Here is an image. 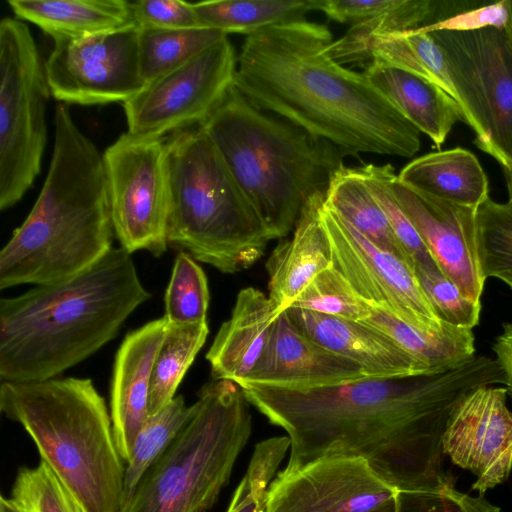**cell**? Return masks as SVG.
I'll list each match as a JSON object with an SVG mask.
<instances>
[{
  "label": "cell",
  "mask_w": 512,
  "mask_h": 512,
  "mask_svg": "<svg viewBox=\"0 0 512 512\" xmlns=\"http://www.w3.org/2000/svg\"><path fill=\"white\" fill-rule=\"evenodd\" d=\"M0 410L20 424L86 512H119L125 466L104 398L89 378L0 385Z\"/></svg>",
  "instance_id": "6"
},
{
  "label": "cell",
  "mask_w": 512,
  "mask_h": 512,
  "mask_svg": "<svg viewBox=\"0 0 512 512\" xmlns=\"http://www.w3.org/2000/svg\"><path fill=\"white\" fill-rule=\"evenodd\" d=\"M203 27L222 33L246 34L303 19L311 0H210L193 3Z\"/></svg>",
  "instance_id": "29"
},
{
  "label": "cell",
  "mask_w": 512,
  "mask_h": 512,
  "mask_svg": "<svg viewBox=\"0 0 512 512\" xmlns=\"http://www.w3.org/2000/svg\"><path fill=\"white\" fill-rule=\"evenodd\" d=\"M167 152L168 246L226 274L252 266L271 239L209 137L184 129Z\"/></svg>",
  "instance_id": "7"
},
{
  "label": "cell",
  "mask_w": 512,
  "mask_h": 512,
  "mask_svg": "<svg viewBox=\"0 0 512 512\" xmlns=\"http://www.w3.org/2000/svg\"><path fill=\"white\" fill-rule=\"evenodd\" d=\"M270 239L294 229L308 201L326 193L345 157L336 147L254 107L233 85L199 125Z\"/></svg>",
  "instance_id": "5"
},
{
  "label": "cell",
  "mask_w": 512,
  "mask_h": 512,
  "mask_svg": "<svg viewBox=\"0 0 512 512\" xmlns=\"http://www.w3.org/2000/svg\"><path fill=\"white\" fill-rule=\"evenodd\" d=\"M370 62L384 63L423 77L445 90L461 107L442 51L432 36L419 28L372 38L357 66L364 68Z\"/></svg>",
  "instance_id": "27"
},
{
  "label": "cell",
  "mask_w": 512,
  "mask_h": 512,
  "mask_svg": "<svg viewBox=\"0 0 512 512\" xmlns=\"http://www.w3.org/2000/svg\"><path fill=\"white\" fill-rule=\"evenodd\" d=\"M277 317L268 295L254 287L240 290L206 353L213 379L244 382L261 360Z\"/></svg>",
  "instance_id": "22"
},
{
  "label": "cell",
  "mask_w": 512,
  "mask_h": 512,
  "mask_svg": "<svg viewBox=\"0 0 512 512\" xmlns=\"http://www.w3.org/2000/svg\"><path fill=\"white\" fill-rule=\"evenodd\" d=\"M237 56L228 37L147 83L123 103L128 130L165 138L203 123L234 85Z\"/></svg>",
  "instance_id": "12"
},
{
  "label": "cell",
  "mask_w": 512,
  "mask_h": 512,
  "mask_svg": "<svg viewBox=\"0 0 512 512\" xmlns=\"http://www.w3.org/2000/svg\"><path fill=\"white\" fill-rule=\"evenodd\" d=\"M130 4L133 23L140 29L201 26L193 3L183 0H138Z\"/></svg>",
  "instance_id": "42"
},
{
  "label": "cell",
  "mask_w": 512,
  "mask_h": 512,
  "mask_svg": "<svg viewBox=\"0 0 512 512\" xmlns=\"http://www.w3.org/2000/svg\"><path fill=\"white\" fill-rule=\"evenodd\" d=\"M242 388L213 379L164 453L143 475L119 512H207L228 484L252 433Z\"/></svg>",
  "instance_id": "8"
},
{
  "label": "cell",
  "mask_w": 512,
  "mask_h": 512,
  "mask_svg": "<svg viewBox=\"0 0 512 512\" xmlns=\"http://www.w3.org/2000/svg\"><path fill=\"white\" fill-rule=\"evenodd\" d=\"M481 264L486 278L512 269V200L488 198L477 210Z\"/></svg>",
  "instance_id": "39"
},
{
  "label": "cell",
  "mask_w": 512,
  "mask_h": 512,
  "mask_svg": "<svg viewBox=\"0 0 512 512\" xmlns=\"http://www.w3.org/2000/svg\"><path fill=\"white\" fill-rule=\"evenodd\" d=\"M19 512H86L84 507L44 462L19 470L11 491Z\"/></svg>",
  "instance_id": "36"
},
{
  "label": "cell",
  "mask_w": 512,
  "mask_h": 512,
  "mask_svg": "<svg viewBox=\"0 0 512 512\" xmlns=\"http://www.w3.org/2000/svg\"><path fill=\"white\" fill-rule=\"evenodd\" d=\"M359 457L331 456L272 480L263 512H368L397 496Z\"/></svg>",
  "instance_id": "15"
},
{
  "label": "cell",
  "mask_w": 512,
  "mask_h": 512,
  "mask_svg": "<svg viewBox=\"0 0 512 512\" xmlns=\"http://www.w3.org/2000/svg\"><path fill=\"white\" fill-rule=\"evenodd\" d=\"M8 4L18 19L36 25L53 41L135 25L131 4L125 0H10Z\"/></svg>",
  "instance_id": "25"
},
{
  "label": "cell",
  "mask_w": 512,
  "mask_h": 512,
  "mask_svg": "<svg viewBox=\"0 0 512 512\" xmlns=\"http://www.w3.org/2000/svg\"><path fill=\"white\" fill-rule=\"evenodd\" d=\"M495 359L499 364L507 394L512 399V324L503 325V331L493 344Z\"/></svg>",
  "instance_id": "45"
},
{
  "label": "cell",
  "mask_w": 512,
  "mask_h": 512,
  "mask_svg": "<svg viewBox=\"0 0 512 512\" xmlns=\"http://www.w3.org/2000/svg\"><path fill=\"white\" fill-rule=\"evenodd\" d=\"M369 378L361 367L303 334L287 311L275 319L265 352L242 385L292 390L334 386Z\"/></svg>",
  "instance_id": "18"
},
{
  "label": "cell",
  "mask_w": 512,
  "mask_h": 512,
  "mask_svg": "<svg viewBox=\"0 0 512 512\" xmlns=\"http://www.w3.org/2000/svg\"><path fill=\"white\" fill-rule=\"evenodd\" d=\"M167 328L164 316L147 322L124 337L115 355L110 416L117 450L126 463L149 416L152 368Z\"/></svg>",
  "instance_id": "19"
},
{
  "label": "cell",
  "mask_w": 512,
  "mask_h": 512,
  "mask_svg": "<svg viewBox=\"0 0 512 512\" xmlns=\"http://www.w3.org/2000/svg\"><path fill=\"white\" fill-rule=\"evenodd\" d=\"M327 26L303 19L246 37L234 86L257 109L271 112L344 156L412 157L420 132L364 72L333 60Z\"/></svg>",
  "instance_id": "2"
},
{
  "label": "cell",
  "mask_w": 512,
  "mask_h": 512,
  "mask_svg": "<svg viewBox=\"0 0 512 512\" xmlns=\"http://www.w3.org/2000/svg\"><path fill=\"white\" fill-rule=\"evenodd\" d=\"M494 278L503 281L512 289V269L499 272L494 276Z\"/></svg>",
  "instance_id": "49"
},
{
  "label": "cell",
  "mask_w": 512,
  "mask_h": 512,
  "mask_svg": "<svg viewBox=\"0 0 512 512\" xmlns=\"http://www.w3.org/2000/svg\"><path fill=\"white\" fill-rule=\"evenodd\" d=\"M443 53L475 143L512 168V42L504 28L429 33Z\"/></svg>",
  "instance_id": "10"
},
{
  "label": "cell",
  "mask_w": 512,
  "mask_h": 512,
  "mask_svg": "<svg viewBox=\"0 0 512 512\" xmlns=\"http://www.w3.org/2000/svg\"><path fill=\"white\" fill-rule=\"evenodd\" d=\"M363 72L404 118L438 148L456 122H465L456 100L423 77L380 62L368 63Z\"/></svg>",
  "instance_id": "23"
},
{
  "label": "cell",
  "mask_w": 512,
  "mask_h": 512,
  "mask_svg": "<svg viewBox=\"0 0 512 512\" xmlns=\"http://www.w3.org/2000/svg\"><path fill=\"white\" fill-rule=\"evenodd\" d=\"M414 270L429 303L442 322L471 330L478 325L481 302L463 295L438 266L415 267Z\"/></svg>",
  "instance_id": "40"
},
{
  "label": "cell",
  "mask_w": 512,
  "mask_h": 512,
  "mask_svg": "<svg viewBox=\"0 0 512 512\" xmlns=\"http://www.w3.org/2000/svg\"><path fill=\"white\" fill-rule=\"evenodd\" d=\"M397 510H398V503H397V496H396L393 499H391L390 501L383 504L382 506H380L374 510L368 511V512H397Z\"/></svg>",
  "instance_id": "46"
},
{
  "label": "cell",
  "mask_w": 512,
  "mask_h": 512,
  "mask_svg": "<svg viewBox=\"0 0 512 512\" xmlns=\"http://www.w3.org/2000/svg\"><path fill=\"white\" fill-rule=\"evenodd\" d=\"M504 175L508 189V196H510L512 195V168L509 171L504 172Z\"/></svg>",
  "instance_id": "50"
},
{
  "label": "cell",
  "mask_w": 512,
  "mask_h": 512,
  "mask_svg": "<svg viewBox=\"0 0 512 512\" xmlns=\"http://www.w3.org/2000/svg\"><path fill=\"white\" fill-rule=\"evenodd\" d=\"M136 25L80 39L54 40L45 61L51 95L64 103L126 102L145 86Z\"/></svg>",
  "instance_id": "14"
},
{
  "label": "cell",
  "mask_w": 512,
  "mask_h": 512,
  "mask_svg": "<svg viewBox=\"0 0 512 512\" xmlns=\"http://www.w3.org/2000/svg\"><path fill=\"white\" fill-rule=\"evenodd\" d=\"M325 204L375 245L409 261L359 167L342 166L334 174Z\"/></svg>",
  "instance_id": "28"
},
{
  "label": "cell",
  "mask_w": 512,
  "mask_h": 512,
  "mask_svg": "<svg viewBox=\"0 0 512 512\" xmlns=\"http://www.w3.org/2000/svg\"><path fill=\"white\" fill-rule=\"evenodd\" d=\"M51 95L45 62L26 23L0 22V209L18 203L41 170Z\"/></svg>",
  "instance_id": "9"
},
{
  "label": "cell",
  "mask_w": 512,
  "mask_h": 512,
  "mask_svg": "<svg viewBox=\"0 0 512 512\" xmlns=\"http://www.w3.org/2000/svg\"><path fill=\"white\" fill-rule=\"evenodd\" d=\"M114 234L128 253L168 247L170 210L165 138L120 135L103 153Z\"/></svg>",
  "instance_id": "11"
},
{
  "label": "cell",
  "mask_w": 512,
  "mask_h": 512,
  "mask_svg": "<svg viewBox=\"0 0 512 512\" xmlns=\"http://www.w3.org/2000/svg\"><path fill=\"white\" fill-rule=\"evenodd\" d=\"M299 330L325 349L346 358L369 378H398L431 373L392 340L360 321L289 308Z\"/></svg>",
  "instance_id": "20"
},
{
  "label": "cell",
  "mask_w": 512,
  "mask_h": 512,
  "mask_svg": "<svg viewBox=\"0 0 512 512\" xmlns=\"http://www.w3.org/2000/svg\"><path fill=\"white\" fill-rule=\"evenodd\" d=\"M192 412L193 404L187 406L184 397L177 395L161 411L148 416L138 433L132 457L125 468L121 506L130 498L147 470L173 442Z\"/></svg>",
  "instance_id": "33"
},
{
  "label": "cell",
  "mask_w": 512,
  "mask_h": 512,
  "mask_svg": "<svg viewBox=\"0 0 512 512\" xmlns=\"http://www.w3.org/2000/svg\"><path fill=\"white\" fill-rule=\"evenodd\" d=\"M289 448L288 436L272 437L255 445L226 512H263L269 486Z\"/></svg>",
  "instance_id": "37"
},
{
  "label": "cell",
  "mask_w": 512,
  "mask_h": 512,
  "mask_svg": "<svg viewBox=\"0 0 512 512\" xmlns=\"http://www.w3.org/2000/svg\"><path fill=\"white\" fill-rule=\"evenodd\" d=\"M139 30L140 67L145 85L228 37L203 26Z\"/></svg>",
  "instance_id": "31"
},
{
  "label": "cell",
  "mask_w": 512,
  "mask_h": 512,
  "mask_svg": "<svg viewBox=\"0 0 512 512\" xmlns=\"http://www.w3.org/2000/svg\"><path fill=\"white\" fill-rule=\"evenodd\" d=\"M397 178L418 192L476 210L490 198L480 162L461 147L420 156L404 166Z\"/></svg>",
  "instance_id": "24"
},
{
  "label": "cell",
  "mask_w": 512,
  "mask_h": 512,
  "mask_svg": "<svg viewBox=\"0 0 512 512\" xmlns=\"http://www.w3.org/2000/svg\"><path fill=\"white\" fill-rule=\"evenodd\" d=\"M359 169L383 209L401 249L414 268L438 266L395 197L393 182L397 175L394 167L391 164L370 163Z\"/></svg>",
  "instance_id": "35"
},
{
  "label": "cell",
  "mask_w": 512,
  "mask_h": 512,
  "mask_svg": "<svg viewBox=\"0 0 512 512\" xmlns=\"http://www.w3.org/2000/svg\"><path fill=\"white\" fill-rule=\"evenodd\" d=\"M507 20V0H501L436 20L419 29L424 33H431L435 31H474L487 27L505 28Z\"/></svg>",
  "instance_id": "43"
},
{
  "label": "cell",
  "mask_w": 512,
  "mask_h": 512,
  "mask_svg": "<svg viewBox=\"0 0 512 512\" xmlns=\"http://www.w3.org/2000/svg\"><path fill=\"white\" fill-rule=\"evenodd\" d=\"M209 327L207 322L197 324H169L165 338L154 360L148 411L154 415L167 406L198 352L204 346Z\"/></svg>",
  "instance_id": "30"
},
{
  "label": "cell",
  "mask_w": 512,
  "mask_h": 512,
  "mask_svg": "<svg viewBox=\"0 0 512 512\" xmlns=\"http://www.w3.org/2000/svg\"><path fill=\"white\" fill-rule=\"evenodd\" d=\"M290 308L352 321H363L370 313V305L356 294L333 266L319 273Z\"/></svg>",
  "instance_id": "38"
},
{
  "label": "cell",
  "mask_w": 512,
  "mask_h": 512,
  "mask_svg": "<svg viewBox=\"0 0 512 512\" xmlns=\"http://www.w3.org/2000/svg\"><path fill=\"white\" fill-rule=\"evenodd\" d=\"M508 199H509V200H512V195L508 196Z\"/></svg>",
  "instance_id": "51"
},
{
  "label": "cell",
  "mask_w": 512,
  "mask_h": 512,
  "mask_svg": "<svg viewBox=\"0 0 512 512\" xmlns=\"http://www.w3.org/2000/svg\"><path fill=\"white\" fill-rule=\"evenodd\" d=\"M115 236L103 154L66 104L54 116V144L41 192L0 252V289L55 284L100 261Z\"/></svg>",
  "instance_id": "4"
},
{
  "label": "cell",
  "mask_w": 512,
  "mask_h": 512,
  "mask_svg": "<svg viewBox=\"0 0 512 512\" xmlns=\"http://www.w3.org/2000/svg\"><path fill=\"white\" fill-rule=\"evenodd\" d=\"M326 193L313 196L294 227L293 236L281 241L266 262L269 300L277 316L323 270L332 266L331 246L322 219Z\"/></svg>",
  "instance_id": "21"
},
{
  "label": "cell",
  "mask_w": 512,
  "mask_h": 512,
  "mask_svg": "<svg viewBox=\"0 0 512 512\" xmlns=\"http://www.w3.org/2000/svg\"><path fill=\"white\" fill-rule=\"evenodd\" d=\"M496 384H504L496 359L475 354L437 373L306 390L240 387L251 405L287 433L284 470L325 457H359L397 490L411 491L453 482L442 448L448 419L470 391Z\"/></svg>",
  "instance_id": "1"
},
{
  "label": "cell",
  "mask_w": 512,
  "mask_h": 512,
  "mask_svg": "<svg viewBox=\"0 0 512 512\" xmlns=\"http://www.w3.org/2000/svg\"><path fill=\"white\" fill-rule=\"evenodd\" d=\"M507 390L495 385L475 388L452 411L442 436L444 454L476 476L480 495L503 483L512 470V411Z\"/></svg>",
  "instance_id": "16"
},
{
  "label": "cell",
  "mask_w": 512,
  "mask_h": 512,
  "mask_svg": "<svg viewBox=\"0 0 512 512\" xmlns=\"http://www.w3.org/2000/svg\"><path fill=\"white\" fill-rule=\"evenodd\" d=\"M360 322L388 337L431 373L451 369L475 355L471 329L447 324L442 330L429 333L371 305L368 317Z\"/></svg>",
  "instance_id": "26"
},
{
  "label": "cell",
  "mask_w": 512,
  "mask_h": 512,
  "mask_svg": "<svg viewBox=\"0 0 512 512\" xmlns=\"http://www.w3.org/2000/svg\"><path fill=\"white\" fill-rule=\"evenodd\" d=\"M508 20L505 26L506 33L512 42V0H507Z\"/></svg>",
  "instance_id": "48"
},
{
  "label": "cell",
  "mask_w": 512,
  "mask_h": 512,
  "mask_svg": "<svg viewBox=\"0 0 512 512\" xmlns=\"http://www.w3.org/2000/svg\"><path fill=\"white\" fill-rule=\"evenodd\" d=\"M150 297L131 254L113 247L72 278L1 298V381L57 378L114 339Z\"/></svg>",
  "instance_id": "3"
},
{
  "label": "cell",
  "mask_w": 512,
  "mask_h": 512,
  "mask_svg": "<svg viewBox=\"0 0 512 512\" xmlns=\"http://www.w3.org/2000/svg\"><path fill=\"white\" fill-rule=\"evenodd\" d=\"M397 0H311L313 10L329 19L353 25L375 18L391 9Z\"/></svg>",
  "instance_id": "44"
},
{
  "label": "cell",
  "mask_w": 512,
  "mask_h": 512,
  "mask_svg": "<svg viewBox=\"0 0 512 512\" xmlns=\"http://www.w3.org/2000/svg\"><path fill=\"white\" fill-rule=\"evenodd\" d=\"M0 512H19L13 505L10 498H5L3 495L0 497Z\"/></svg>",
  "instance_id": "47"
},
{
  "label": "cell",
  "mask_w": 512,
  "mask_h": 512,
  "mask_svg": "<svg viewBox=\"0 0 512 512\" xmlns=\"http://www.w3.org/2000/svg\"><path fill=\"white\" fill-rule=\"evenodd\" d=\"M397 512H500L482 495L458 491L453 482L434 489L399 491Z\"/></svg>",
  "instance_id": "41"
},
{
  "label": "cell",
  "mask_w": 512,
  "mask_h": 512,
  "mask_svg": "<svg viewBox=\"0 0 512 512\" xmlns=\"http://www.w3.org/2000/svg\"><path fill=\"white\" fill-rule=\"evenodd\" d=\"M322 219L332 266L363 301L425 332H438L447 325L434 312L411 262L375 245L330 209L325 200Z\"/></svg>",
  "instance_id": "13"
},
{
  "label": "cell",
  "mask_w": 512,
  "mask_h": 512,
  "mask_svg": "<svg viewBox=\"0 0 512 512\" xmlns=\"http://www.w3.org/2000/svg\"><path fill=\"white\" fill-rule=\"evenodd\" d=\"M393 191L440 270L467 298L481 302L484 275L477 210L418 192L396 177Z\"/></svg>",
  "instance_id": "17"
},
{
  "label": "cell",
  "mask_w": 512,
  "mask_h": 512,
  "mask_svg": "<svg viewBox=\"0 0 512 512\" xmlns=\"http://www.w3.org/2000/svg\"><path fill=\"white\" fill-rule=\"evenodd\" d=\"M437 4L431 0H397L385 13L352 25L341 38L329 45L327 53L341 65H357L365 46L372 38L433 23L438 11Z\"/></svg>",
  "instance_id": "32"
},
{
  "label": "cell",
  "mask_w": 512,
  "mask_h": 512,
  "mask_svg": "<svg viewBox=\"0 0 512 512\" xmlns=\"http://www.w3.org/2000/svg\"><path fill=\"white\" fill-rule=\"evenodd\" d=\"M209 300L205 272L189 253L180 251L164 295V317L176 325L207 322Z\"/></svg>",
  "instance_id": "34"
}]
</instances>
